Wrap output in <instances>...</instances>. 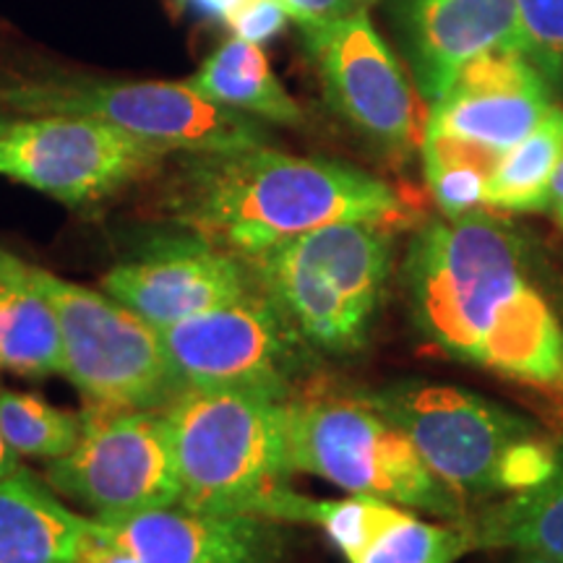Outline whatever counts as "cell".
<instances>
[{"label":"cell","instance_id":"cell-1","mask_svg":"<svg viewBox=\"0 0 563 563\" xmlns=\"http://www.w3.org/2000/svg\"><path fill=\"white\" fill-rule=\"evenodd\" d=\"M402 287L435 350L563 410V316L511 224L483 209L428 222L405 253Z\"/></svg>","mask_w":563,"mask_h":563},{"label":"cell","instance_id":"cell-2","mask_svg":"<svg viewBox=\"0 0 563 563\" xmlns=\"http://www.w3.org/2000/svg\"><path fill=\"white\" fill-rule=\"evenodd\" d=\"M167 211L191 235L243 262L323 224L399 230L410 220L402 196L376 175L269 144L183 154L167 186Z\"/></svg>","mask_w":563,"mask_h":563},{"label":"cell","instance_id":"cell-3","mask_svg":"<svg viewBox=\"0 0 563 563\" xmlns=\"http://www.w3.org/2000/svg\"><path fill=\"white\" fill-rule=\"evenodd\" d=\"M371 397L470 514L532 488L555 464L559 439L462 386L410 378L373 389Z\"/></svg>","mask_w":563,"mask_h":563},{"label":"cell","instance_id":"cell-4","mask_svg":"<svg viewBox=\"0 0 563 563\" xmlns=\"http://www.w3.org/2000/svg\"><path fill=\"white\" fill-rule=\"evenodd\" d=\"M180 504L290 525L287 402L253 391L186 389L165 407Z\"/></svg>","mask_w":563,"mask_h":563},{"label":"cell","instance_id":"cell-5","mask_svg":"<svg viewBox=\"0 0 563 563\" xmlns=\"http://www.w3.org/2000/svg\"><path fill=\"white\" fill-rule=\"evenodd\" d=\"M394 230L334 222L245 258L258 292L319 355L347 357L371 342L394 277Z\"/></svg>","mask_w":563,"mask_h":563},{"label":"cell","instance_id":"cell-6","mask_svg":"<svg viewBox=\"0 0 563 563\" xmlns=\"http://www.w3.org/2000/svg\"><path fill=\"white\" fill-rule=\"evenodd\" d=\"M287 443L292 473L321 477L344 493L382 498L441 522H467V506L435 481L371 391L308 384L287 399Z\"/></svg>","mask_w":563,"mask_h":563},{"label":"cell","instance_id":"cell-7","mask_svg":"<svg viewBox=\"0 0 563 563\" xmlns=\"http://www.w3.org/2000/svg\"><path fill=\"white\" fill-rule=\"evenodd\" d=\"M0 108L26 115L91 118L167 154L269 144L262 121L207 100L188 81H16L0 87Z\"/></svg>","mask_w":563,"mask_h":563},{"label":"cell","instance_id":"cell-8","mask_svg":"<svg viewBox=\"0 0 563 563\" xmlns=\"http://www.w3.org/2000/svg\"><path fill=\"white\" fill-rule=\"evenodd\" d=\"M60 327V373L89 405L165 410L183 389L159 329L108 292L34 266Z\"/></svg>","mask_w":563,"mask_h":563},{"label":"cell","instance_id":"cell-9","mask_svg":"<svg viewBox=\"0 0 563 563\" xmlns=\"http://www.w3.org/2000/svg\"><path fill=\"white\" fill-rule=\"evenodd\" d=\"M183 389H232L287 402L313 382L308 347L258 287L245 298L159 329Z\"/></svg>","mask_w":563,"mask_h":563},{"label":"cell","instance_id":"cell-10","mask_svg":"<svg viewBox=\"0 0 563 563\" xmlns=\"http://www.w3.org/2000/svg\"><path fill=\"white\" fill-rule=\"evenodd\" d=\"M81 420L79 443L45 470V481L58 496L87 506L91 517L180 501L165 410L89 405Z\"/></svg>","mask_w":563,"mask_h":563},{"label":"cell","instance_id":"cell-11","mask_svg":"<svg viewBox=\"0 0 563 563\" xmlns=\"http://www.w3.org/2000/svg\"><path fill=\"white\" fill-rule=\"evenodd\" d=\"M167 157L159 146L91 118L0 110V175L68 207L108 199Z\"/></svg>","mask_w":563,"mask_h":563},{"label":"cell","instance_id":"cell-12","mask_svg":"<svg viewBox=\"0 0 563 563\" xmlns=\"http://www.w3.org/2000/svg\"><path fill=\"white\" fill-rule=\"evenodd\" d=\"M332 108L371 144L405 159L420 150L428 110L368 13L302 26Z\"/></svg>","mask_w":563,"mask_h":563},{"label":"cell","instance_id":"cell-13","mask_svg":"<svg viewBox=\"0 0 563 563\" xmlns=\"http://www.w3.org/2000/svg\"><path fill=\"white\" fill-rule=\"evenodd\" d=\"M551 108L545 74L522 51H490L470 60L428 108L426 133L454 141L498 165Z\"/></svg>","mask_w":563,"mask_h":563},{"label":"cell","instance_id":"cell-14","mask_svg":"<svg viewBox=\"0 0 563 563\" xmlns=\"http://www.w3.org/2000/svg\"><path fill=\"white\" fill-rule=\"evenodd\" d=\"M102 290L165 329L245 298L256 282L243 258L188 235L112 266L102 277Z\"/></svg>","mask_w":563,"mask_h":563},{"label":"cell","instance_id":"cell-15","mask_svg":"<svg viewBox=\"0 0 563 563\" xmlns=\"http://www.w3.org/2000/svg\"><path fill=\"white\" fill-rule=\"evenodd\" d=\"M141 563H285L287 525L241 511L167 504L95 517Z\"/></svg>","mask_w":563,"mask_h":563},{"label":"cell","instance_id":"cell-16","mask_svg":"<svg viewBox=\"0 0 563 563\" xmlns=\"http://www.w3.org/2000/svg\"><path fill=\"white\" fill-rule=\"evenodd\" d=\"M415 76L428 104L460 70L490 51H522L517 0H418L412 16Z\"/></svg>","mask_w":563,"mask_h":563},{"label":"cell","instance_id":"cell-17","mask_svg":"<svg viewBox=\"0 0 563 563\" xmlns=\"http://www.w3.org/2000/svg\"><path fill=\"white\" fill-rule=\"evenodd\" d=\"M91 525L26 470L0 481V563H74Z\"/></svg>","mask_w":563,"mask_h":563},{"label":"cell","instance_id":"cell-18","mask_svg":"<svg viewBox=\"0 0 563 563\" xmlns=\"http://www.w3.org/2000/svg\"><path fill=\"white\" fill-rule=\"evenodd\" d=\"M60 365L58 316L34 266L0 249V371L40 378Z\"/></svg>","mask_w":563,"mask_h":563},{"label":"cell","instance_id":"cell-19","mask_svg":"<svg viewBox=\"0 0 563 563\" xmlns=\"http://www.w3.org/2000/svg\"><path fill=\"white\" fill-rule=\"evenodd\" d=\"M188 84L207 100L256 121L300 125L302 110L277 79L262 45L232 37L217 47Z\"/></svg>","mask_w":563,"mask_h":563},{"label":"cell","instance_id":"cell-20","mask_svg":"<svg viewBox=\"0 0 563 563\" xmlns=\"http://www.w3.org/2000/svg\"><path fill=\"white\" fill-rule=\"evenodd\" d=\"M475 551H532L563 563V439L551 475L467 517Z\"/></svg>","mask_w":563,"mask_h":563},{"label":"cell","instance_id":"cell-21","mask_svg":"<svg viewBox=\"0 0 563 563\" xmlns=\"http://www.w3.org/2000/svg\"><path fill=\"white\" fill-rule=\"evenodd\" d=\"M563 157V108L534 125L532 133L504 154L485 186V207L498 211H548L551 180Z\"/></svg>","mask_w":563,"mask_h":563},{"label":"cell","instance_id":"cell-22","mask_svg":"<svg viewBox=\"0 0 563 563\" xmlns=\"http://www.w3.org/2000/svg\"><path fill=\"white\" fill-rule=\"evenodd\" d=\"M405 514L410 511L373 496L350 493L347 498L323 501V498H311L300 493L298 506H295V525L321 527L329 543L336 548V553L347 563H357Z\"/></svg>","mask_w":563,"mask_h":563},{"label":"cell","instance_id":"cell-23","mask_svg":"<svg viewBox=\"0 0 563 563\" xmlns=\"http://www.w3.org/2000/svg\"><path fill=\"white\" fill-rule=\"evenodd\" d=\"M81 415L60 410L37 394L0 389V428L19 456L58 460L79 443Z\"/></svg>","mask_w":563,"mask_h":563},{"label":"cell","instance_id":"cell-24","mask_svg":"<svg viewBox=\"0 0 563 563\" xmlns=\"http://www.w3.org/2000/svg\"><path fill=\"white\" fill-rule=\"evenodd\" d=\"M422 170L443 217H464L485 207V186L496 170L490 159L454 141L422 133Z\"/></svg>","mask_w":563,"mask_h":563},{"label":"cell","instance_id":"cell-25","mask_svg":"<svg viewBox=\"0 0 563 563\" xmlns=\"http://www.w3.org/2000/svg\"><path fill=\"white\" fill-rule=\"evenodd\" d=\"M473 551V538L464 522H431L410 511L391 525L357 563H456Z\"/></svg>","mask_w":563,"mask_h":563},{"label":"cell","instance_id":"cell-26","mask_svg":"<svg viewBox=\"0 0 563 563\" xmlns=\"http://www.w3.org/2000/svg\"><path fill=\"white\" fill-rule=\"evenodd\" d=\"M525 55L548 76L563 74V0H517Z\"/></svg>","mask_w":563,"mask_h":563},{"label":"cell","instance_id":"cell-27","mask_svg":"<svg viewBox=\"0 0 563 563\" xmlns=\"http://www.w3.org/2000/svg\"><path fill=\"white\" fill-rule=\"evenodd\" d=\"M287 19H290V13L282 5V0H249L224 24L238 40L264 45L285 30Z\"/></svg>","mask_w":563,"mask_h":563},{"label":"cell","instance_id":"cell-28","mask_svg":"<svg viewBox=\"0 0 563 563\" xmlns=\"http://www.w3.org/2000/svg\"><path fill=\"white\" fill-rule=\"evenodd\" d=\"M376 0H282L290 19L298 21L300 26H321L342 21L357 13H368Z\"/></svg>","mask_w":563,"mask_h":563},{"label":"cell","instance_id":"cell-29","mask_svg":"<svg viewBox=\"0 0 563 563\" xmlns=\"http://www.w3.org/2000/svg\"><path fill=\"white\" fill-rule=\"evenodd\" d=\"M91 530L76 553L74 563H141L129 548H123L118 540H112L108 532L97 525V519L91 517Z\"/></svg>","mask_w":563,"mask_h":563},{"label":"cell","instance_id":"cell-30","mask_svg":"<svg viewBox=\"0 0 563 563\" xmlns=\"http://www.w3.org/2000/svg\"><path fill=\"white\" fill-rule=\"evenodd\" d=\"M186 3L196 5V9L211 13V16L228 21L232 13H235L241 5L249 3V0H186Z\"/></svg>","mask_w":563,"mask_h":563},{"label":"cell","instance_id":"cell-31","mask_svg":"<svg viewBox=\"0 0 563 563\" xmlns=\"http://www.w3.org/2000/svg\"><path fill=\"white\" fill-rule=\"evenodd\" d=\"M548 211L553 214V220L563 228V157L555 167V175L551 180V196H548Z\"/></svg>","mask_w":563,"mask_h":563},{"label":"cell","instance_id":"cell-32","mask_svg":"<svg viewBox=\"0 0 563 563\" xmlns=\"http://www.w3.org/2000/svg\"><path fill=\"white\" fill-rule=\"evenodd\" d=\"M16 470H21L19 454L13 452L11 443L5 441L3 428H0V481H3V477H9V475L16 473Z\"/></svg>","mask_w":563,"mask_h":563},{"label":"cell","instance_id":"cell-33","mask_svg":"<svg viewBox=\"0 0 563 563\" xmlns=\"http://www.w3.org/2000/svg\"><path fill=\"white\" fill-rule=\"evenodd\" d=\"M519 555L514 559V563H561L551 559V555H543V553H532V551H517Z\"/></svg>","mask_w":563,"mask_h":563}]
</instances>
